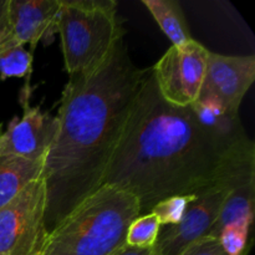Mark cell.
<instances>
[{"mask_svg": "<svg viewBox=\"0 0 255 255\" xmlns=\"http://www.w3.org/2000/svg\"><path fill=\"white\" fill-rule=\"evenodd\" d=\"M255 179V146L233 144L199 124L191 106L159 95L152 69L142 82L104 184L129 192L139 216L174 196H199Z\"/></svg>", "mask_w": 255, "mask_h": 255, "instance_id": "obj_1", "label": "cell"}, {"mask_svg": "<svg viewBox=\"0 0 255 255\" xmlns=\"http://www.w3.org/2000/svg\"><path fill=\"white\" fill-rule=\"evenodd\" d=\"M151 69L132 62L125 39L92 72L69 77L57 111V129L44 161V231L104 184L134 99Z\"/></svg>", "mask_w": 255, "mask_h": 255, "instance_id": "obj_2", "label": "cell"}, {"mask_svg": "<svg viewBox=\"0 0 255 255\" xmlns=\"http://www.w3.org/2000/svg\"><path fill=\"white\" fill-rule=\"evenodd\" d=\"M139 214L133 194L102 184L45 234L37 255H114Z\"/></svg>", "mask_w": 255, "mask_h": 255, "instance_id": "obj_3", "label": "cell"}, {"mask_svg": "<svg viewBox=\"0 0 255 255\" xmlns=\"http://www.w3.org/2000/svg\"><path fill=\"white\" fill-rule=\"evenodd\" d=\"M56 31L69 77L101 66L125 36L114 0H61Z\"/></svg>", "mask_w": 255, "mask_h": 255, "instance_id": "obj_4", "label": "cell"}, {"mask_svg": "<svg viewBox=\"0 0 255 255\" xmlns=\"http://www.w3.org/2000/svg\"><path fill=\"white\" fill-rule=\"evenodd\" d=\"M44 179L27 184L0 209V255H36L45 236Z\"/></svg>", "mask_w": 255, "mask_h": 255, "instance_id": "obj_5", "label": "cell"}, {"mask_svg": "<svg viewBox=\"0 0 255 255\" xmlns=\"http://www.w3.org/2000/svg\"><path fill=\"white\" fill-rule=\"evenodd\" d=\"M209 50L196 40L171 46L152 67L159 95L179 107L193 105L203 87Z\"/></svg>", "mask_w": 255, "mask_h": 255, "instance_id": "obj_6", "label": "cell"}, {"mask_svg": "<svg viewBox=\"0 0 255 255\" xmlns=\"http://www.w3.org/2000/svg\"><path fill=\"white\" fill-rule=\"evenodd\" d=\"M29 90L21 99L22 116L15 117L0 136V156L44 162L57 129V120L39 106H30Z\"/></svg>", "mask_w": 255, "mask_h": 255, "instance_id": "obj_7", "label": "cell"}, {"mask_svg": "<svg viewBox=\"0 0 255 255\" xmlns=\"http://www.w3.org/2000/svg\"><path fill=\"white\" fill-rule=\"evenodd\" d=\"M234 189V188H233ZM232 188H214L199 194L187 208L179 223L159 231L154 248L158 255H181L193 243L208 237L223 201Z\"/></svg>", "mask_w": 255, "mask_h": 255, "instance_id": "obj_8", "label": "cell"}, {"mask_svg": "<svg viewBox=\"0 0 255 255\" xmlns=\"http://www.w3.org/2000/svg\"><path fill=\"white\" fill-rule=\"evenodd\" d=\"M60 4L61 0H9L7 34L0 52L29 44L30 52L34 54L41 40L51 39L56 32Z\"/></svg>", "mask_w": 255, "mask_h": 255, "instance_id": "obj_9", "label": "cell"}, {"mask_svg": "<svg viewBox=\"0 0 255 255\" xmlns=\"http://www.w3.org/2000/svg\"><path fill=\"white\" fill-rule=\"evenodd\" d=\"M254 80V55L231 56L209 51L201 95L214 96L231 110L239 112V106Z\"/></svg>", "mask_w": 255, "mask_h": 255, "instance_id": "obj_10", "label": "cell"}, {"mask_svg": "<svg viewBox=\"0 0 255 255\" xmlns=\"http://www.w3.org/2000/svg\"><path fill=\"white\" fill-rule=\"evenodd\" d=\"M191 109L199 124L219 138L233 144H249L253 142L242 126L239 112L231 110L214 96L201 95L191 105Z\"/></svg>", "mask_w": 255, "mask_h": 255, "instance_id": "obj_11", "label": "cell"}, {"mask_svg": "<svg viewBox=\"0 0 255 255\" xmlns=\"http://www.w3.org/2000/svg\"><path fill=\"white\" fill-rule=\"evenodd\" d=\"M255 211V179L232 189L223 201L218 217L208 237L218 238L221 232L229 226L252 228Z\"/></svg>", "mask_w": 255, "mask_h": 255, "instance_id": "obj_12", "label": "cell"}, {"mask_svg": "<svg viewBox=\"0 0 255 255\" xmlns=\"http://www.w3.org/2000/svg\"><path fill=\"white\" fill-rule=\"evenodd\" d=\"M44 162L0 156V209L16 198L32 181L41 178Z\"/></svg>", "mask_w": 255, "mask_h": 255, "instance_id": "obj_13", "label": "cell"}, {"mask_svg": "<svg viewBox=\"0 0 255 255\" xmlns=\"http://www.w3.org/2000/svg\"><path fill=\"white\" fill-rule=\"evenodd\" d=\"M162 31L171 40L172 46H179L193 40L181 5L176 0H142Z\"/></svg>", "mask_w": 255, "mask_h": 255, "instance_id": "obj_14", "label": "cell"}, {"mask_svg": "<svg viewBox=\"0 0 255 255\" xmlns=\"http://www.w3.org/2000/svg\"><path fill=\"white\" fill-rule=\"evenodd\" d=\"M32 54L22 45L9 47L0 52V79L27 77L31 72Z\"/></svg>", "mask_w": 255, "mask_h": 255, "instance_id": "obj_15", "label": "cell"}, {"mask_svg": "<svg viewBox=\"0 0 255 255\" xmlns=\"http://www.w3.org/2000/svg\"><path fill=\"white\" fill-rule=\"evenodd\" d=\"M161 224L153 213L138 216L129 224L126 244L136 248H152L158 238Z\"/></svg>", "mask_w": 255, "mask_h": 255, "instance_id": "obj_16", "label": "cell"}, {"mask_svg": "<svg viewBox=\"0 0 255 255\" xmlns=\"http://www.w3.org/2000/svg\"><path fill=\"white\" fill-rule=\"evenodd\" d=\"M197 196H174L158 202L149 213H153L161 227L179 223L186 214L187 208Z\"/></svg>", "mask_w": 255, "mask_h": 255, "instance_id": "obj_17", "label": "cell"}, {"mask_svg": "<svg viewBox=\"0 0 255 255\" xmlns=\"http://www.w3.org/2000/svg\"><path fill=\"white\" fill-rule=\"evenodd\" d=\"M251 229L243 226L226 227L217 239L227 255H247Z\"/></svg>", "mask_w": 255, "mask_h": 255, "instance_id": "obj_18", "label": "cell"}, {"mask_svg": "<svg viewBox=\"0 0 255 255\" xmlns=\"http://www.w3.org/2000/svg\"><path fill=\"white\" fill-rule=\"evenodd\" d=\"M181 255H227L217 238L206 237L189 246Z\"/></svg>", "mask_w": 255, "mask_h": 255, "instance_id": "obj_19", "label": "cell"}, {"mask_svg": "<svg viewBox=\"0 0 255 255\" xmlns=\"http://www.w3.org/2000/svg\"><path fill=\"white\" fill-rule=\"evenodd\" d=\"M7 6L9 0H0V45L7 34Z\"/></svg>", "mask_w": 255, "mask_h": 255, "instance_id": "obj_20", "label": "cell"}, {"mask_svg": "<svg viewBox=\"0 0 255 255\" xmlns=\"http://www.w3.org/2000/svg\"><path fill=\"white\" fill-rule=\"evenodd\" d=\"M114 255H158L156 252V248H136V247L125 246L124 248L120 249L117 253Z\"/></svg>", "mask_w": 255, "mask_h": 255, "instance_id": "obj_21", "label": "cell"}, {"mask_svg": "<svg viewBox=\"0 0 255 255\" xmlns=\"http://www.w3.org/2000/svg\"><path fill=\"white\" fill-rule=\"evenodd\" d=\"M2 131H4V129H2V124H1V122H0V136H1Z\"/></svg>", "mask_w": 255, "mask_h": 255, "instance_id": "obj_22", "label": "cell"}, {"mask_svg": "<svg viewBox=\"0 0 255 255\" xmlns=\"http://www.w3.org/2000/svg\"><path fill=\"white\" fill-rule=\"evenodd\" d=\"M36 255H37V254H36Z\"/></svg>", "mask_w": 255, "mask_h": 255, "instance_id": "obj_23", "label": "cell"}]
</instances>
